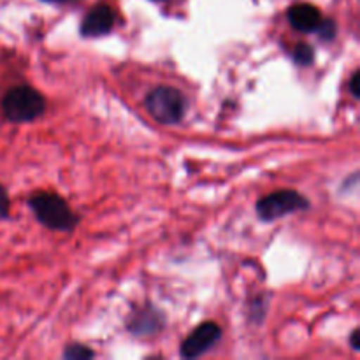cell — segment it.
<instances>
[{"instance_id": "1", "label": "cell", "mask_w": 360, "mask_h": 360, "mask_svg": "<svg viewBox=\"0 0 360 360\" xmlns=\"http://www.w3.org/2000/svg\"><path fill=\"white\" fill-rule=\"evenodd\" d=\"M28 206L34 211L35 218L51 231L70 232L76 229L77 221H79L69 204L55 193H35L28 200Z\"/></svg>"}, {"instance_id": "2", "label": "cell", "mask_w": 360, "mask_h": 360, "mask_svg": "<svg viewBox=\"0 0 360 360\" xmlns=\"http://www.w3.org/2000/svg\"><path fill=\"white\" fill-rule=\"evenodd\" d=\"M46 101L32 86H14L4 95L2 111L9 122L27 123L44 112Z\"/></svg>"}, {"instance_id": "3", "label": "cell", "mask_w": 360, "mask_h": 360, "mask_svg": "<svg viewBox=\"0 0 360 360\" xmlns=\"http://www.w3.org/2000/svg\"><path fill=\"white\" fill-rule=\"evenodd\" d=\"M146 108L157 122L174 125L185 116L186 98L176 88L158 86L146 97Z\"/></svg>"}, {"instance_id": "4", "label": "cell", "mask_w": 360, "mask_h": 360, "mask_svg": "<svg viewBox=\"0 0 360 360\" xmlns=\"http://www.w3.org/2000/svg\"><path fill=\"white\" fill-rule=\"evenodd\" d=\"M308 206L309 200L295 190H280V192L271 193L257 202V214L260 220L273 221L285 214L308 210Z\"/></svg>"}, {"instance_id": "5", "label": "cell", "mask_w": 360, "mask_h": 360, "mask_svg": "<svg viewBox=\"0 0 360 360\" xmlns=\"http://www.w3.org/2000/svg\"><path fill=\"white\" fill-rule=\"evenodd\" d=\"M221 338L220 327L214 322L202 323L200 327H197L181 345V357L185 359H195L200 357L202 354H206L207 350H211L214 343Z\"/></svg>"}, {"instance_id": "6", "label": "cell", "mask_w": 360, "mask_h": 360, "mask_svg": "<svg viewBox=\"0 0 360 360\" xmlns=\"http://www.w3.org/2000/svg\"><path fill=\"white\" fill-rule=\"evenodd\" d=\"M116 14L108 4H98L91 7L81 23V35L83 37H101L109 34L115 27Z\"/></svg>"}, {"instance_id": "7", "label": "cell", "mask_w": 360, "mask_h": 360, "mask_svg": "<svg viewBox=\"0 0 360 360\" xmlns=\"http://www.w3.org/2000/svg\"><path fill=\"white\" fill-rule=\"evenodd\" d=\"M288 21L299 32H316L322 14L311 4H295L288 9Z\"/></svg>"}, {"instance_id": "8", "label": "cell", "mask_w": 360, "mask_h": 360, "mask_svg": "<svg viewBox=\"0 0 360 360\" xmlns=\"http://www.w3.org/2000/svg\"><path fill=\"white\" fill-rule=\"evenodd\" d=\"M130 330L137 336H144V334L157 333L162 327V319L153 308H146L143 311L137 313L132 320H130Z\"/></svg>"}, {"instance_id": "9", "label": "cell", "mask_w": 360, "mask_h": 360, "mask_svg": "<svg viewBox=\"0 0 360 360\" xmlns=\"http://www.w3.org/2000/svg\"><path fill=\"white\" fill-rule=\"evenodd\" d=\"M294 60L297 63H301V65H309L315 60V51H313V48L309 44L301 42V44H297L294 48Z\"/></svg>"}, {"instance_id": "10", "label": "cell", "mask_w": 360, "mask_h": 360, "mask_svg": "<svg viewBox=\"0 0 360 360\" xmlns=\"http://www.w3.org/2000/svg\"><path fill=\"white\" fill-rule=\"evenodd\" d=\"M94 352L90 348L83 347V345H70L63 352V359L67 360H83V359H91L94 357Z\"/></svg>"}, {"instance_id": "11", "label": "cell", "mask_w": 360, "mask_h": 360, "mask_svg": "<svg viewBox=\"0 0 360 360\" xmlns=\"http://www.w3.org/2000/svg\"><path fill=\"white\" fill-rule=\"evenodd\" d=\"M316 34H320V37H322L323 41H330V39H334V35H336V23L330 20H323L322 18L319 28H316Z\"/></svg>"}, {"instance_id": "12", "label": "cell", "mask_w": 360, "mask_h": 360, "mask_svg": "<svg viewBox=\"0 0 360 360\" xmlns=\"http://www.w3.org/2000/svg\"><path fill=\"white\" fill-rule=\"evenodd\" d=\"M9 214V197H7L6 188L0 185V220L7 218Z\"/></svg>"}, {"instance_id": "13", "label": "cell", "mask_w": 360, "mask_h": 360, "mask_svg": "<svg viewBox=\"0 0 360 360\" xmlns=\"http://www.w3.org/2000/svg\"><path fill=\"white\" fill-rule=\"evenodd\" d=\"M359 70L357 72L354 74V76H352V79H350V91H352V95H354L355 98H359V95H360V91H359Z\"/></svg>"}, {"instance_id": "14", "label": "cell", "mask_w": 360, "mask_h": 360, "mask_svg": "<svg viewBox=\"0 0 360 360\" xmlns=\"http://www.w3.org/2000/svg\"><path fill=\"white\" fill-rule=\"evenodd\" d=\"M359 338H360V330L355 329L354 333H352V338H350V345H352V348H354V350H359V348H360Z\"/></svg>"}, {"instance_id": "15", "label": "cell", "mask_w": 360, "mask_h": 360, "mask_svg": "<svg viewBox=\"0 0 360 360\" xmlns=\"http://www.w3.org/2000/svg\"><path fill=\"white\" fill-rule=\"evenodd\" d=\"M44 2H53V4H69V2H74V0H44Z\"/></svg>"}, {"instance_id": "16", "label": "cell", "mask_w": 360, "mask_h": 360, "mask_svg": "<svg viewBox=\"0 0 360 360\" xmlns=\"http://www.w3.org/2000/svg\"><path fill=\"white\" fill-rule=\"evenodd\" d=\"M160 2H162V0H160Z\"/></svg>"}]
</instances>
